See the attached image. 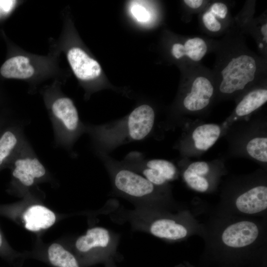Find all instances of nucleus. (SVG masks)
I'll return each instance as SVG.
<instances>
[{
	"label": "nucleus",
	"mask_w": 267,
	"mask_h": 267,
	"mask_svg": "<svg viewBox=\"0 0 267 267\" xmlns=\"http://www.w3.org/2000/svg\"><path fill=\"white\" fill-rule=\"evenodd\" d=\"M216 61L212 70L216 91L220 95L238 94L267 79V58L248 48L243 34L234 26L213 51Z\"/></svg>",
	"instance_id": "nucleus-1"
},
{
	"label": "nucleus",
	"mask_w": 267,
	"mask_h": 267,
	"mask_svg": "<svg viewBox=\"0 0 267 267\" xmlns=\"http://www.w3.org/2000/svg\"><path fill=\"white\" fill-rule=\"evenodd\" d=\"M155 117L153 108L142 104L122 119L102 125L85 124V133L99 154H106L121 145L145 138L153 129Z\"/></svg>",
	"instance_id": "nucleus-2"
},
{
	"label": "nucleus",
	"mask_w": 267,
	"mask_h": 267,
	"mask_svg": "<svg viewBox=\"0 0 267 267\" xmlns=\"http://www.w3.org/2000/svg\"><path fill=\"white\" fill-rule=\"evenodd\" d=\"M11 179L7 191L25 195L37 184L50 181V175L27 139L10 164Z\"/></svg>",
	"instance_id": "nucleus-3"
},
{
	"label": "nucleus",
	"mask_w": 267,
	"mask_h": 267,
	"mask_svg": "<svg viewBox=\"0 0 267 267\" xmlns=\"http://www.w3.org/2000/svg\"><path fill=\"white\" fill-rule=\"evenodd\" d=\"M49 105L54 144L70 151L85 133V123L80 120L77 109L70 98L57 96Z\"/></svg>",
	"instance_id": "nucleus-4"
},
{
	"label": "nucleus",
	"mask_w": 267,
	"mask_h": 267,
	"mask_svg": "<svg viewBox=\"0 0 267 267\" xmlns=\"http://www.w3.org/2000/svg\"><path fill=\"white\" fill-rule=\"evenodd\" d=\"M182 108L189 112H198L207 108L216 91L212 70L202 64L184 67Z\"/></svg>",
	"instance_id": "nucleus-5"
},
{
	"label": "nucleus",
	"mask_w": 267,
	"mask_h": 267,
	"mask_svg": "<svg viewBox=\"0 0 267 267\" xmlns=\"http://www.w3.org/2000/svg\"><path fill=\"white\" fill-rule=\"evenodd\" d=\"M25 206L19 202L0 204V216L22 224L27 230L39 232L53 226L57 221L55 213L34 200L32 192L25 195Z\"/></svg>",
	"instance_id": "nucleus-6"
},
{
	"label": "nucleus",
	"mask_w": 267,
	"mask_h": 267,
	"mask_svg": "<svg viewBox=\"0 0 267 267\" xmlns=\"http://www.w3.org/2000/svg\"><path fill=\"white\" fill-rule=\"evenodd\" d=\"M199 21L202 30L213 36L225 35L234 24L229 6L222 1H210L200 12Z\"/></svg>",
	"instance_id": "nucleus-7"
},
{
	"label": "nucleus",
	"mask_w": 267,
	"mask_h": 267,
	"mask_svg": "<svg viewBox=\"0 0 267 267\" xmlns=\"http://www.w3.org/2000/svg\"><path fill=\"white\" fill-rule=\"evenodd\" d=\"M27 139L21 122L11 121L5 127L0 135V172L8 169Z\"/></svg>",
	"instance_id": "nucleus-8"
},
{
	"label": "nucleus",
	"mask_w": 267,
	"mask_h": 267,
	"mask_svg": "<svg viewBox=\"0 0 267 267\" xmlns=\"http://www.w3.org/2000/svg\"><path fill=\"white\" fill-rule=\"evenodd\" d=\"M259 228L256 223L248 221L235 222L223 231L222 240L226 246L240 248L252 244L258 238Z\"/></svg>",
	"instance_id": "nucleus-9"
},
{
	"label": "nucleus",
	"mask_w": 267,
	"mask_h": 267,
	"mask_svg": "<svg viewBox=\"0 0 267 267\" xmlns=\"http://www.w3.org/2000/svg\"><path fill=\"white\" fill-rule=\"evenodd\" d=\"M67 58L75 75L80 80H92L101 74L99 63L80 48H71L68 52Z\"/></svg>",
	"instance_id": "nucleus-10"
},
{
	"label": "nucleus",
	"mask_w": 267,
	"mask_h": 267,
	"mask_svg": "<svg viewBox=\"0 0 267 267\" xmlns=\"http://www.w3.org/2000/svg\"><path fill=\"white\" fill-rule=\"evenodd\" d=\"M111 242V236L106 228L95 226L87 230L86 233L75 241L76 250L82 255H88L93 252L105 249Z\"/></svg>",
	"instance_id": "nucleus-11"
},
{
	"label": "nucleus",
	"mask_w": 267,
	"mask_h": 267,
	"mask_svg": "<svg viewBox=\"0 0 267 267\" xmlns=\"http://www.w3.org/2000/svg\"><path fill=\"white\" fill-rule=\"evenodd\" d=\"M235 205L240 212L254 214L261 212L267 208V187L265 185L255 186L240 195Z\"/></svg>",
	"instance_id": "nucleus-12"
},
{
	"label": "nucleus",
	"mask_w": 267,
	"mask_h": 267,
	"mask_svg": "<svg viewBox=\"0 0 267 267\" xmlns=\"http://www.w3.org/2000/svg\"><path fill=\"white\" fill-rule=\"evenodd\" d=\"M266 80L254 86L238 102L235 113L239 117L249 115L262 106L267 101Z\"/></svg>",
	"instance_id": "nucleus-13"
},
{
	"label": "nucleus",
	"mask_w": 267,
	"mask_h": 267,
	"mask_svg": "<svg viewBox=\"0 0 267 267\" xmlns=\"http://www.w3.org/2000/svg\"><path fill=\"white\" fill-rule=\"evenodd\" d=\"M149 231L156 237L171 240L181 239L187 234V230L184 225L167 218L154 221L150 224Z\"/></svg>",
	"instance_id": "nucleus-14"
},
{
	"label": "nucleus",
	"mask_w": 267,
	"mask_h": 267,
	"mask_svg": "<svg viewBox=\"0 0 267 267\" xmlns=\"http://www.w3.org/2000/svg\"><path fill=\"white\" fill-rule=\"evenodd\" d=\"M0 71L6 78L25 79L33 76L34 69L27 57L19 55L5 61Z\"/></svg>",
	"instance_id": "nucleus-15"
},
{
	"label": "nucleus",
	"mask_w": 267,
	"mask_h": 267,
	"mask_svg": "<svg viewBox=\"0 0 267 267\" xmlns=\"http://www.w3.org/2000/svg\"><path fill=\"white\" fill-rule=\"evenodd\" d=\"M125 158L145 167L158 170L167 181L172 180L176 176V168L169 161L160 159H145L137 152H130Z\"/></svg>",
	"instance_id": "nucleus-16"
},
{
	"label": "nucleus",
	"mask_w": 267,
	"mask_h": 267,
	"mask_svg": "<svg viewBox=\"0 0 267 267\" xmlns=\"http://www.w3.org/2000/svg\"><path fill=\"white\" fill-rule=\"evenodd\" d=\"M221 134V128L217 124H206L198 126L192 134L195 147L199 150H207L217 141Z\"/></svg>",
	"instance_id": "nucleus-17"
},
{
	"label": "nucleus",
	"mask_w": 267,
	"mask_h": 267,
	"mask_svg": "<svg viewBox=\"0 0 267 267\" xmlns=\"http://www.w3.org/2000/svg\"><path fill=\"white\" fill-rule=\"evenodd\" d=\"M47 255L50 263L55 267H80L75 256L59 243L49 245Z\"/></svg>",
	"instance_id": "nucleus-18"
},
{
	"label": "nucleus",
	"mask_w": 267,
	"mask_h": 267,
	"mask_svg": "<svg viewBox=\"0 0 267 267\" xmlns=\"http://www.w3.org/2000/svg\"><path fill=\"white\" fill-rule=\"evenodd\" d=\"M246 150L248 154L262 162H267V138L256 137L250 140L246 145Z\"/></svg>",
	"instance_id": "nucleus-19"
},
{
	"label": "nucleus",
	"mask_w": 267,
	"mask_h": 267,
	"mask_svg": "<svg viewBox=\"0 0 267 267\" xmlns=\"http://www.w3.org/2000/svg\"><path fill=\"white\" fill-rule=\"evenodd\" d=\"M183 178L186 183L192 189L201 192H205L209 188L208 180L203 176H199L186 170Z\"/></svg>",
	"instance_id": "nucleus-20"
},
{
	"label": "nucleus",
	"mask_w": 267,
	"mask_h": 267,
	"mask_svg": "<svg viewBox=\"0 0 267 267\" xmlns=\"http://www.w3.org/2000/svg\"><path fill=\"white\" fill-rule=\"evenodd\" d=\"M209 165L204 161H197L190 164L186 171L199 176L206 175L209 172Z\"/></svg>",
	"instance_id": "nucleus-21"
},
{
	"label": "nucleus",
	"mask_w": 267,
	"mask_h": 267,
	"mask_svg": "<svg viewBox=\"0 0 267 267\" xmlns=\"http://www.w3.org/2000/svg\"><path fill=\"white\" fill-rule=\"evenodd\" d=\"M131 12L134 16L139 22H144L149 20L150 15L147 9L139 4L133 5Z\"/></svg>",
	"instance_id": "nucleus-22"
},
{
	"label": "nucleus",
	"mask_w": 267,
	"mask_h": 267,
	"mask_svg": "<svg viewBox=\"0 0 267 267\" xmlns=\"http://www.w3.org/2000/svg\"><path fill=\"white\" fill-rule=\"evenodd\" d=\"M182 1L189 10L193 12H201L209 3V1L204 0H184Z\"/></svg>",
	"instance_id": "nucleus-23"
},
{
	"label": "nucleus",
	"mask_w": 267,
	"mask_h": 267,
	"mask_svg": "<svg viewBox=\"0 0 267 267\" xmlns=\"http://www.w3.org/2000/svg\"><path fill=\"white\" fill-rule=\"evenodd\" d=\"M10 250L9 244L0 229V253L7 252Z\"/></svg>",
	"instance_id": "nucleus-24"
},
{
	"label": "nucleus",
	"mask_w": 267,
	"mask_h": 267,
	"mask_svg": "<svg viewBox=\"0 0 267 267\" xmlns=\"http://www.w3.org/2000/svg\"><path fill=\"white\" fill-rule=\"evenodd\" d=\"M11 121L7 116L0 115V135L5 127Z\"/></svg>",
	"instance_id": "nucleus-25"
}]
</instances>
